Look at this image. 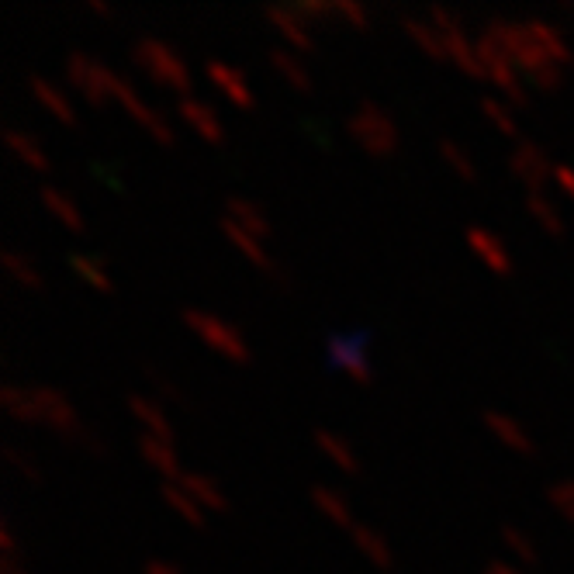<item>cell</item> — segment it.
Wrapping results in <instances>:
<instances>
[{
  "label": "cell",
  "instance_id": "obj_18",
  "mask_svg": "<svg viewBox=\"0 0 574 574\" xmlns=\"http://www.w3.org/2000/svg\"><path fill=\"white\" fill-rule=\"evenodd\" d=\"M125 405H128V412H132L135 419L142 422V433L160 436V440L173 443V426H170V419H166L163 409L153 402V398H146V395H139V391H132V395L125 398Z\"/></svg>",
  "mask_w": 574,
  "mask_h": 574
},
{
  "label": "cell",
  "instance_id": "obj_10",
  "mask_svg": "<svg viewBox=\"0 0 574 574\" xmlns=\"http://www.w3.org/2000/svg\"><path fill=\"white\" fill-rule=\"evenodd\" d=\"M509 170L512 177L523 180L530 194H543V184L554 177V163L547 160V153L533 139H516V146L509 153Z\"/></svg>",
  "mask_w": 574,
  "mask_h": 574
},
{
  "label": "cell",
  "instance_id": "obj_8",
  "mask_svg": "<svg viewBox=\"0 0 574 574\" xmlns=\"http://www.w3.org/2000/svg\"><path fill=\"white\" fill-rule=\"evenodd\" d=\"M28 391H32L35 409H39V422H45L59 440L77 443L87 426L80 422V415L70 405V398H66L59 388H49V384H35V388H28Z\"/></svg>",
  "mask_w": 574,
  "mask_h": 574
},
{
  "label": "cell",
  "instance_id": "obj_44",
  "mask_svg": "<svg viewBox=\"0 0 574 574\" xmlns=\"http://www.w3.org/2000/svg\"><path fill=\"white\" fill-rule=\"evenodd\" d=\"M77 447L90 450V453H97V457H108V453H111V447L101 440V436L94 433V429H83V433H80V440H77Z\"/></svg>",
  "mask_w": 574,
  "mask_h": 574
},
{
  "label": "cell",
  "instance_id": "obj_42",
  "mask_svg": "<svg viewBox=\"0 0 574 574\" xmlns=\"http://www.w3.org/2000/svg\"><path fill=\"white\" fill-rule=\"evenodd\" d=\"M146 381L153 384V388L160 391L163 398H170V402H184V395H180L177 381H173V377H166L163 370H156L153 364H146Z\"/></svg>",
  "mask_w": 574,
  "mask_h": 574
},
{
  "label": "cell",
  "instance_id": "obj_36",
  "mask_svg": "<svg viewBox=\"0 0 574 574\" xmlns=\"http://www.w3.org/2000/svg\"><path fill=\"white\" fill-rule=\"evenodd\" d=\"M547 502L554 505V512H561V519L574 523V478H561L547 485Z\"/></svg>",
  "mask_w": 574,
  "mask_h": 574
},
{
  "label": "cell",
  "instance_id": "obj_37",
  "mask_svg": "<svg viewBox=\"0 0 574 574\" xmlns=\"http://www.w3.org/2000/svg\"><path fill=\"white\" fill-rule=\"evenodd\" d=\"M478 108L485 111V118L492 125H498V132H505V135H516V118H512V111L505 108L498 97H488V94H481L478 97Z\"/></svg>",
  "mask_w": 574,
  "mask_h": 574
},
{
  "label": "cell",
  "instance_id": "obj_29",
  "mask_svg": "<svg viewBox=\"0 0 574 574\" xmlns=\"http://www.w3.org/2000/svg\"><path fill=\"white\" fill-rule=\"evenodd\" d=\"M39 198H42V205L52 211V215L59 218V222L66 225L70 232H83V218H80V211H77V205H73L70 198H66L63 191H56L52 184H42L39 187Z\"/></svg>",
  "mask_w": 574,
  "mask_h": 574
},
{
  "label": "cell",
  "instance_id": "obj_26",
  "mask_svg": "<svg viewBox=\"0 0 574 574\" xmlns=\"http://www.w3.org/2000/svg\"><path fill=\"white\" fill-rule=\"evenodd\" d=\"M0 402L11 419L18 422H39V409H35V398L28 388H18L14 381H4L0 384Z\"/></svg>",
  "mask_w": 574,
  "mask_h": 574
},
{
  "label": "cell",
  "instance_id": "obj_2",
  "mask_svg": "<svg viewBox=\"0 0 574 574\" xmlns=\"http://www.w3.org/2000/svg\"><path fill=\"white\" fill-rule=\"evenodd\" d=\"M132 63L153 83H160V87L177 90L180 97L191 94V70H187L184 59L177 56V49L166 45L163 39L142 35V39L132 45Z\"/></svg>",
  "mask_w": 574,
  "mask_h": 574
},
{
  "label": "cell",
  "instance_id": "obj_45",
  "mask_svg": "<svg viewBox=\"0 0 574 574\" xmlns=\"http://www.w3.org/2000/svg\"><path fill=\"white\" fill-rule=\"evenodd\" d=\"M554 180L564 194L574 201V166L571 163H554Z\"/></svg>",
  "mask_w": 574,
  "mask_h": 574
},
{
  "label": "cell",
  "instance_id": "obj_27",
  "mask_svg": "<svg viewBox=\"0 0 574 574\" xmlns=\"http://www.w3.org/2000/svg\"><path fill=\"white\" fill-rule=\"evenodd\" d=\"M180 488H184L187 495L194 498V502L201 505V509H215V512H225V495L218 492L215 485L205 478V474H194V471H184L180 474Z\"/></svg>",
  "mask_w": 574,
  "mask_h": 574
},
{
  "label": "cell",
  "instance_id": "obj_46",
  "mask_svg": "<svg viewBox=\"0 0 574 574\" xmlns=\"http://www.w3.org/2000/svg\"><path fill=\"white\" fill-rule=\"evenodd\" d=\"M142 574H184L177 568V564H170V561H160V557H153V561H146L142 564Z\"/></svg>",
  "mask_w": 574,
  "mask_h": 574
},
{
  "label": "cell",
  "instance_id": "obj_23",
  "mask_svg": "<svg viewBox=\"0 0 574 574\" xmlns=\"http://www.w3.org/2000/svg\"><path fill=\"white\" fill-rule=\"evenodd\" d=\"M222 232H225V239H229V243L236 246L239 253H243L249 263H253V267L267 270V274L277 267V263L270 260V253H267V249L260 246V239H256V236H249V232H243L236 222H229V218H225V215H222Z\"/></svg>",
  "mask_w": 574,
  "mask_h": 574
},
{
  "label": "cell",
  "instance_id": "obj_15",
  "mask_svg": "<svg viewBox=\"0 0 574 574\" xmlns=\"http://www.w3.org/2000/svg\"><path fill=\"white\" fill-rule=\"evenodd\" d=\"M173 111H177L180 118H184L187 125L198 128V135L211 146H218V142H225V132H222V122L215 118V111L208 108L205 101H198V97H177V104H173Z\"/></svg>",
  "mask_w": 574,
  "mask_h": 574
},
{
  "label": "cell",
  "instance_id": "obj_50",
  "mask_svg": "<svg viewBox=\"0 0 574 574\" xmlns=\"http://www.w3.org/2000/svg\"><path fill=\"white\" fill-rule=\"evenodd\" d=\"M270 281H274V284H281V287H287V274H284V267H274V270H270Z\"/></svg>",
  "mask_w": 574,
  "mask_h": 574
},
{
  "label": "cell",
  "instance_id": "obj_41",
  "mask_svg": "<svg viewBox=\"0 0 574 574\" xmlns=\"http://www.w3.org/2000/svg\"><path fill=\"white\" fill-rule=\"evenodd\" d=\"M329 4H332V14L346 18L353 28H364L367 25V7L360 4V0H329Z\"/></svg>",
  "mask_w": 574,
  "mask_h": 574
},
{
  "label": "cell",
  "instance_id": "obj_47",
  "mask_svg": "<svg viewBox=\"0 0 574 574\" xmlns=\"http://www.w3.org/2000/svg\"><path fill=\"white\" fill-rule=\"evenodd\" d=\"M0 550H4V557H14V533L7 519H0Z\"/></svg>",
  "mask_w": 574,
  "mask_h": 574
},
{
  "label": "cell",
  "instance_id": "obj_19",
  "mask_svg": "<svg viewBox=\"0 0 574 574\" xmlns=\"http://www.w3.org/2000/svg\"><path fill=\"white\" fill-rule=\"evenodd\" d=\"M225 218H229V222H236L239 229L249 232V236H256V239L270 236L267 215H263V208L256 205V201H249V198H239V194H232V198L225 201Z\"/></svg>",
  "mask_w": 574,
  "mask_h": 574
},
{
  "label": "cell",
  "instance_id": "obj_40",
  "mask_svg": "<svg viewBox=\"0 0 574 574\" xmlns=\"http://www.w3.org/2000/svg\"><path fill=\"white\" fill-rule=\"evenodd\" d=\"M4 460L14 467V471L21 474V478H28V481H32V485L42 478V474H39V464H35V460L28 457V453H21L18 447H4Z\"/></svg>",
  "mask_w": 574,
  "mask_h": 574
},
{
  "label": "cell",
  "instance_id": "obj_43",
  "mask_svg": "<svg viewBox=\"0 0 574 574\" xmlns=\"http://www.w3.org/2000/svg\"><path fill=\"white\" fill-rule=\"evenodd\" d=\"M291 7L301 14V18H322V14H332L329 0H294Z\"/></svg>",
  "mask_w": 574,
  "mask_h": 574
},
{
  "label": "cell",
  "instance_id": "obj_1",
  "mask_svg": "<svg viewBox=\"0 0 574 574\" xmlns=\"http://www.w3.org/2000/svg\"><path fill=\"white\" fill-rule=\"evenodd\" d=\"M485 32L492 35V39L502 45L505 56L512 59V63L519 66V70L530 77L536 87L543 90H557L564 83V73L561 66L554 63V59L547 56V52L536 45V39L530 32H526L523 21H509V18H492L485 25Z\"/></svg>",
  "mask_w": 574,
  "mask_h": 574
},
{
  "label": "cell",
  "instance_id": "obj_32",
  "mask_svg": "<svg viewBox=\"0 0 574 574\" xmlns=\"http://www.w3.org/2000/svg\"><path fill=\"white\" fill-rule=\"evenodd\" d=\"M267 56H270V63H274V70L281 73V77L291 83L294 90H305V94L312 90V77H308V70L291 56V52H287V49H270Z\"/></svg>",
  "mask_w": 574,
  "mask_h": 574
},
{
  "label": "cell",
  "instance_id": "obj_4",
  "mask_svg": "<svg viewBox=\"0 0 574 574\" xmlns=\"http://www.w3.org/2000/svg\"><path fill=\"white\" fill-rule=\"evenodd\" d=\"M426 21L436 28V32H440L443 45H447V56L467 73V77H471V80H488L485 63L478 59L474 39H467L464 21H460L457 11H450V7H443V4H429L426 7Z\"/></svg>",
  "mask_w": 574,
  "mask_h": 574
},
{
  "label": "cell",
  "instance_id": "obj_20",
  "mask_svg": "<svg viewBox=\"0 0 574 574\" xmlns=\"http://www.w3.org/2000/svg\"><path fill=\"white\" fill-rule=\"evenodd\" d=\"M28 90H32L35 97H39V104H42L45 111H49L52 118H59L63 125L73 122V104H70V97H66L63 90H59L49 77L28 73Z\"/></svg>",
  "mask_w": 574,
  "mask_h": 574
},
{
  "label": "cell",
  "instance_id": "obj_35",
  "mask_svg": "<svg viewBox=\"0 0 574 574\" xmlns=\"http://www.w3.org/2000/svg\"><path fill=\"white\" fill-rule=\"evenodd\" d=\"M526 211H530V215L543 225V229L554 232V236L564 229V222H561V215H557V208L550 205V201L543 198V194H526Z\"/></svg>",
  "mask_w": 574,
  "mask_h": 574
},
{
  "label": "cell",
  "instance_id": "obj_38",
  "mask_svg": "<svg viewBox=\"0 0 574 574\" xmlns=\"http://www.w3.org/2000/svg\"><path fill=\"white\" fill-rule=\"evenodd\" d=\"M502 543L512 550V554L519 557L523 564H536V547H533V540L526 536L519 526H502Z\"/></svg>",
  "mask_w": 574,
  "mask_h": 574
},
{
  "label": "cell",
  "instance_id": "obj_17",
  "mask_svg": "<svg viewBox=\"0 0 574 574\" xmlns=\"http://www.w3.org/2000/svg\"><path fill=\"white\" fill-rule=\"evenodd\" d=\"M135 443H139V453H142V460H146L149 467H156L166 481H180L184 467H180L173 443L160 440V436H149V433H139V440H135Z\"/></svg>",
  "mask_w": 574,
  "mask_h": 574
},
{
  "label": "cell",
  "instance_id": "obj_6",
  "mask_svg": "<svg viewBox=\"0 0 574 574\" xmlns=\"http://www.w3.org/2000/svg\"><path fill=\"white\" fill-rule=\"evenodd\" d=\"M180 319H184V326L191 329L201 343H208L211 350H218L225 360H232V364H249V346L243 343V336H239V329L232 326V322L218 319V315H211V312H201V308H191V305L180 312Z\"/></svg>",
  "mask_w": 574,
  "mask_h": 574
},
{
  "label": "cell",
  "instance_id": "obj_28",
  "mask_svg": "<svg viewBox=\"0 0 574 574\" xmlns=\"http://www.w3.org/2000/svg\"><path fill=\"white\" fill-rule=\"evenodd\" d=\"M350 536H353V543H357L360 554H364L370 564H377V568H391V561H395V557H391L388 543H384L381 536L370 530V526L353 523V526H350Z\"/></svg>",
  "mask_w": 574,
  "mask_h": 574
},
{
  "label": "cell",
  "instance_id": "obj_49",
  "mask_svg": "<svg viewBox=\"0 0 574 574\" xmlns=\"http://www.w3.org/2000/svg\"><path fill=\"white\" fill-rule=\"evenodd\" d=\"M0 574H28L18 564V557H0Z\"/></svg>",
  "mask_w": 574,
  "mask_h": 574
},
{
  "label": "cell",
  "instance_id": "obj_13",
  "mask_svg": "<svg viewBox=\"0 0 574 574\" xmlns=\"http://www.w3.org/2000/svg\"><path fill=\"white\" fill-rule=\"evenodd\" d=\"M205 77L215 83L218 90H222L225 97H229V104H236V108H253L256 97L253 90H249V83L243 77V70L232 63H222V59H208L205 63Z\"/></svg>",
  "mask_w": 574,
  "mask_h": 574
},
{
  "label": "cell",
  "instance_id": "obj_3",
  "mask_svg": "<svg viewBox=\"0 0 574 574\" xmlns=\"http://www.w3.org/2000/svg\"><path fill=\"white\" fill-rule=\"evenodd\" d=\"M346 132L370 156H391L398 149V125L391 122V115L377 101H360L346 115Z\"/></svg>",
  "mask_w": 574,
  "mask_h": 574
},
{
  "label": "cell",
  "instance_id": "obj_33",
  "mask_svg": "<svg viewBox=\"0 0 574 574\" xmlns=\"http://www.w3.org/2000/svg\"><path fill=\"white\" fill-rule=\"evenodd\" d=\"M0 267H4L7 274L14 277V281L25 284V287H39V284H42V277H39V270H35V263L28 260V256H21L18 249H0Z\"/></svg>",
  "mask_w": 574,
  "mask_h": 574
},
{
  "label": "cell",
  "instance_id": "obj_39",
  "mask_svg": "<svg viewBox=\"0 0 574 574\" xmlns=\"http://www.w3.org/2000/svg\"><path fill=\"white\" fill-rule=\"evenodd\" d=\"M440 156H443V160H447V163H450L453 170H457V173H460V177H464V180H474V177H478V170H474V163L467 160V153H464V149L457 146V142H450V139H440Z\"/></svg>",
  "mask_w": 574,
  "mask_h": 574
},
{
  "label": "cell",
  "instance_id": "obj_16",
  "mask_svg": "<svg viewBox=\"0 0 574 574\" xmlns=\"http://www.w3.org/2000/svg\"><path fill=\"white\" fill-rule=\"evenodd\" d=\"M523 25H526V32H530L533 39H536V45H540V49L547 52V56L554 59L557 66L574 63L571 45H568V39H564L561 28H557L554 21H547V18H526Z\"/></svg>",
  "mask_w": 574,
  "mask_h": 574
},
{
  "label": "cell",
  "instance_id": "obj_12",
  "mask_svg": "<svg viewBox=\"0 0 574 574\" xmlns=\"http://www.w3.org/2000/svg\"><path fill=\"white\" fill-rule=\"evenodd\" d=\"M63 73H66V83H70L77 94H83V101L87 104H104V87H101V77H97V59H90V56H83V52H70L66 56V66H63Z\"/></svg>",
  "mask_w": 574,
  "mask_h": 574
},
{
  "label": "cell",
  "instance_id": "obj_30",
  "mask_svg": "<svg viewBox=\"0 0 574 574\" xmlns=\"http://www.w3.org/2000/svg\"><path fill=\"white\" fill-rule=\"evenodd\" d=\"M160 498L166 505H170L173 512H177L180 519H187L191 526H201V519H205V509H201L198 502H194L191 495L180 488V481H163L160 485Z\"/></svg>",
  "mask_w": 574,
  "mask_h": 574
},
{
  "label": "cell",
  "instance_id": "obj_21",
  "mask_svg": "<svg viewBox=\"0 0 574 574\" xmlns=\"http://www.w3.org/2000/svg\"><path fill=\"white\" fill-rule=\"evenodd\" d=\"M398 25L405 28V35L419 45L422 52H426L429 59H436V63H443V59H450L447 56V45H443L440 39V32H436L433 25H429L426 18H415V14H398Z\"/></svg>",
  "mask_w": 574,
  "mask_h": 574
},
{
  "label": "cell",
  "instance_id": "obj_22",
  "mask_svg": "<svg viewBox=\"0 0 574 574\" xmlns=\"http://www.w3.org/2000/svg\"><path fill=\"white\" fill-rule=\"evenodd\" d=\"M485 426L492 429V433L498 436V443H505L509 450H516V453H533L536 450V443L530 440V433H526V429L519 426L516 419H509V415L488 409L485 412Z\"/></svg>",
  "mask_w": 574,
  "mask_h": 574
},
{
  "label": "cell",
  "instance_id": "obj_24",
  "mask_svg": "<svg viewBox=\"0 0 574 574\" xmlns=\"http://www.w3.org/2000/svg\"><path fill=\"white\" fill-rule=\"evenodd\" d=\"M312 440L319 443V450L326 453V457H329L332 464H336L343 474H360L357 457H353L350 447H346V440H343V436H339V433H332V429H315Z\"/></svg>",
  "mask_w": 574,
  "mask_h": 574
},
{
  "label": "cell",
  "instance_id": "obj_31",
  "mask_svg": "<svg viewBox=\"0 0 574 574\" xmlns=\"http://www.w3.org/2000/svg\"><path fill=\"white\" fill-rule=\"evenodd\" d=\"M0 139L7 142V149H11L14 156H21V160L32 166V170H45V166H49L45 153L39 149V142H35L28 132H21V128H4V132H0Z\"/></svg>",
  "mask_w": 574,
  "mask_h": 574
},
{
  "label": "cell",
  "instance_id": "obj_14",
  "mask_svg": "<svg viewBox=\"0 0 574 574\" xmlns=\"http://www.w3.org/2000/svg\"><path fill=\"white\" fill-rule=\"evenodd\" d=\"M464 239H467V246L474 249V256H478L488 270H495V274H502V277L512 270L509 249H505V243L495 236L492 229H485V225H471V229L464 232Z\"/></svg>",
  "mask_w": 574,
  "mask_h": 574
},
{
  "label": "cell",
  "instance_id": "obj_9",
  "mask_svg": "<svg viewBox=\"0 0 574 574\" xmlns=\"http://www.w3.org/2000/svg\"><path fill=\"white\" fill-rule=\"evenodd\" d=\"M367 329H350V332H332L329 336V360L332 367L343 370L350 381L357 384H370V377H374V370H370V360L364 353L367 346Z\"/></svg>",
  "mask_w": 574,
  "mask_h": 574
},
{
  "label": "cell",
  "instance_id": "obj_34",
  "mask_svg": "<svg viewBox=\"0 0 574 574\" xmlns=\"http://www.w3.org/2000/svg\"><path fill=\"white\" fill-rule=\"evenodd\" d=\"M70 267L77 270V277H83L90 287H97V291H111V277L104 274V267L97 260H90V256H83L80 249L77 253H70Z\"/></svg>",
  "mask_w": 574,
  "mask_h": 574
},
{
  "label": "cell",
  "instance_id": "obj_25",
  "mask_svg": "<svg viewBox=\"0 0 574 574\" xmlns=\"http://www.w3.org/2000/svg\"><path fill=\"white\" fill-rule=\"evenodd\" d=\"M308 495H312L315 509H319L322 516H329L336 526H346V530H350V526H353L350 505H346V498L339 495L336 488H329V485H312V488H308Z\"/></svg>",
  "mask_w": 574,
  "mask_h": 574
},
{
  "label": "cell",
  "instance_id": "obj_11",
  "mask_svg": "<svg viewBox=\"0 0 574 574\" xmlns=\"http://www.w3.org/2000/svg\"><path fill=\"white\" fill-rule=\"evenodd\" d=\"M263 18L270 21V25L281 32V39L287 45H294V49H301V52H312L315 49V39H312V32H308V25H305V18H301L294 7H287V4H263Z\"/></svg>",
  "mask_w": 574,
  "mask_h": 574
},
{
  "label": "cell",
  "instance_id": "obj_48",
  "mask_svg": "<svg viewBox=\"0 0 574 574\" xmlns=\"http://www.w3.org/2000/svg\"><path fill=\"white\" fill-rule=\"evenodd\" d=\"M485 574H519V571L512 568L509 561H502V557H492V561L485 564Z\"/></svg>",
  "mask_w": 574,
  "mask_h": 574
},
{
  "label": "cell",
  "instance_id": "obj_51",
  "mask_svg": "<svg viewBox=\"0 0 574 574\" xmlns=\"http://www.w3.org/2000/svg\"><path fill=\"white\" fill-rule=\"evenodd\" d=\"M87 7H90V11H97V14H108V11H111V7L104 4V0H87Z\"/></svg>",
  "mask_w": 574,
  "mask_h": 574
},
{
  "label": "cell",
  "instance_id": "obj_7",
  "mask_svg": "<svg viewBox=\"0 0 574 574\" xmlns=\"http://www.w3.org/2000/svg\"><path fill=\"white\" fill-rule=\"evenodd\" d=\"M474 49H478V59L485 63L488 80H492L516 108H526V104H530V94H526V87L519 83V73H516L519 66L505 56L502 45H498L488 32H481V35H474Z\"/></svg>",
  "mask_w": 574,
  "mask_h": 574
},
{
  "label": "cell",
  "instance_id": "obj_5",
  "mask_svg": "<svg viewBox=\"0 0 574 574\" xmlns=\"http://www.w3.org/2000/svg\"><path fill=\"white\" fill-rule=\"evenodd\" d=\"M97 77H101L104 94L115 97V101L122 104V108H125L128 115H132L139 125H146L149 132H153V139H156V142L170 146V142H173V128L166 125V118L160 115V111H153L146 101H142L139 90H135L132 83H128V80L122 77V73H115V70H111V66H104L101 59H97Z\"/></svg>",
  "mask_w": 574,
  "mask_h": 574
}]
</instances>
